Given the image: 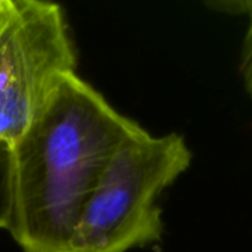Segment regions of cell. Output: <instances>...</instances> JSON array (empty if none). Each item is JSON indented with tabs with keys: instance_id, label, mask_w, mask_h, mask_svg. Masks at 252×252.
I'll list each match as a JSON object with an SVG mask.
<instances>
[{
	"instance_id": "cell-1",
	"label": "cell",
	"mask_w": 252,
	"mask_h": 252,
	"mask_svg": "<svg viewBox=\"0 0 252 252\" xmlns=\"http://www.w3.org/2000/svg\"><path fill=\"white\" fill-rule=\"evenodd\" d=\"M140 126L77 72L63 74L9 151L7 229L22 252H71L83 210L108 161Z\"/></svg>"
},
{
	"instance_id": "cell-2",
	"label": "cell",
	"mask_w": 252,
	"mask_h": 252,
	"mask_svg": "<svg viewBox=\"0 0 252 252\" xmlns=\"http://www.w3.org/2000/svg\"><path fill=\"white\" fill-rule=\"evenodd\" d=\"M190 162L183 136H152L139 127L108 161L83 210L71 252H128L159 241V198Z\"/></svg>"
},
{
	"instance_id": "cell-3",
	"label": "cell",
	"mask_w": 252,
	"mask_h": 252,
	"mask_svg": "<svg viewBox=\"0 0 252 252\" xmlns=\"http://www.w3.org/2000/svg\"><path fill=\"white\" fill-rule=\"evenodd\" d=\"M75 68L77 53L61 4L12 0L0 12V149L16 145L59 78Z\"/></svg>"
},
{
	"instance_id": "cell-4",
	"label": "cell",
	"mask_w": 252,
	"mask_h": 252,
	"mask_svg": "<svg viewBox=\"0 0 252 252\" xmlns=\"http://www.w3.org/2000/svg\"><path fill=\"white\" fill-rule=\"evenodd\" d=\"M10 158L9 151L0 149V229H7L10 217Z\"/></svg>"
},
{
	"instance_id": "cell-5",
	"label": "cell",
	"mask_w": 252,
	"mask_h": 252,
	"mask_svg": "<svg viewBox=\"0 0 252 252\" xmlns=\"http://www.w3.org/2000/svg\"><path fill=\"white\" fill-rule=\"evenodd\" d=\"M248 7L245 12L250 16V25L247 32V40L244 44V55H242V74L245 78L247 89L250 90L252 96V3H244Z\"/></svg>"
},
{
	"instance_id": "cell-6",
	"label": "cell",
	"mask_w": 252,
	"mask_h": 252,
	"mask_svg": "<svg viewBox=\"0 0 252 252\" xmlns=\"http://www.w3.org/2000/svg\"><path fill=\"white\" fill-rule=\"evenodd\" d=\"M12 0H0V12H3L9 4H10Z\"/></svg>"
}]
</instances>
